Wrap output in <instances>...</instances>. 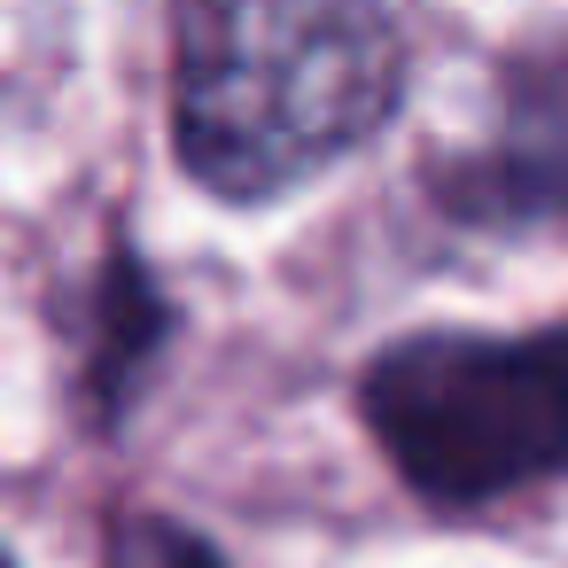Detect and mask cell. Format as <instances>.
I'll return each instance as SVG.
<instances>
[{"instance_id": "cell-4", "label": "cell", "mask_w": 568, "mask_h": 568, "mask_svg": "<svg viewBox=\"0 0 568 568\" xmlns=\"http://www.w3.org/2000/svg\"><path fill=\"white\" fill-rule=\"evenodd\" d=\"M110 568H226L203 537H187L180 521H156V514H141V521H125L118 529V545H110Z\"/></svg>"}, {"instance_id": "cell-5", "label": "cell", "mask_w": 568, "mask_h": 568, "mask_svg": "<svg viewBox=\"0 0 568 568\" xmlns=\"http://www.w3.org/2000/svg\"><path fill=\"white\" fill-rule=\"evenodd\" d=\"M0 568H17V560H9V552H0Z\"/></svg>"}, {"instance_id": "cell-2", "label": "cell", "mask_w": 568, "mask_h": 568, "mask_svg": "<svg viewBox=\"0 0 568 568\" xmlns=\"http://www.w3.org/2000/svg\"><path fill=\"white\" fill-rule=\"evenodd\" d=\"M358 397L420 498L483 506L568 475V320L529 335H405L366 366Z\"/></svg>"}, {"instance_id": "cell-1", "label": "cell", "mask_w": 568, "mask_h": 568, "mask_svg": "<svg viewBox=\"0 0 568 568\" xmlns=\"http://www.w3.org/2000/svg\"><path fill=\"white\" fill-rule=\"evenodd\" d=\"M405 94V40L382 9L343 0H242L180 17L172 141L180 164L234 195H288L327 172Z\"/></svg>"}, {"instance_id": "cell-3", "label": "cell", "mask_w": 568, "mask_h": 568, "mask_svg": "<svg viewBox=\"0 0 568 568\" xmlns=\"http://www.w3.org/2000/svg\"><path fill=\"white\" fill-rule=\"evenodd\" d=\"M459 203L490 219H568V63L514 79L490 149L459 172Z\"/></svg>"}]
</instances>
